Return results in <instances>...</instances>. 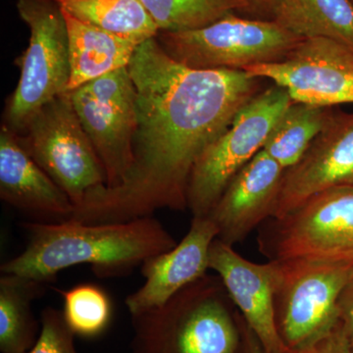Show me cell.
Segmentation results:
<instances>
[{
  "instance_id": "obj_1",
  "label": "cell",
  "mask_w": 353,
  "mask_h": 353,
  "mask_svg": "<svg viewBox=\"0 0 353 353\" xmlns=\"http://www.w3.org/2000/svg\"><path fill=\"white\" fill-rule=\"evenodd\" d=\"M137 90L134 160L123 183L90 192L70 219L127 222L159 209H188L192 170L236 114L261 92L245 71L194 70L172 59L157 38L139 44L129 66Z\"/></svg>"
},
{
  "instance_id": "obj_2",
  "label": "cell",
  "mask_w": 353,
  "mask_h": 353,
  "mask_svg": "<svg viewBox=\"0 0 353 353\" xmlns=\"http://www.w3.org/2000/svg\"><path fill=\"white\" fill-rule=\"evenodd\" d=\"M27 236L25 250L0 266L1 273L17 274L50 284L70 267L88 264L99 278L130 275L150 257L176 245L172 234L153 216L127 222L85 224L21 223Z\"/></svg>"
},
{
  "instance_id": "obj_3",
  "label": "cell",
  "mask_w": 353,
  "mask_h": 353,
  "mask_svg": "<svg viewBox=\"0 0 353 353\" xmlns=\"http://www.w3.org/2000/svg\"><path fill=\"white\" fill-rule=\"evenodd\" d=\"M241 317L219 276L206 274L163 305L131 316L132 353H238Z\"/></svg>"
},
{
  "instance_id": "obj_4",
  "label": "cell",
  "mask_w": 353,
  "mask_h": 353,
  "mask_svg": "<svg viewBox=\"0 0 353 353\" xmlns=\"http://www.w3.org/2000/svg\"><path fill=\"white\" fill-rule=\"evenodd\" d=\"M157 39L172 59L187 68L243 71L281 61L303 38L275 21L233 13L201 29L159 32Z\"/></svg>"
},
{
  "instance_id": "obj_5",
  "label": "cell",
  "mask_w": 353,
  "mask_h": 353,
  "mask_svg": "<svg viewBox=\"0 0 353 353\" xmlns=\"http://www.w3.org/2000/svg\"><path fill=\"white\" fill-rule=\"evenodd\" d=\"M271 261L279 336L288 350H303L338 326L339 297L352 276L353 263L305 259Z\"/></svg>"
},
{
  "instance_id": "obj_6",
  "label": "cell",
  "mask_w": 353,
  "mask_h": 353,
  "mask_svg": "<svg viewBox=\"0 0 353 353\" xmlns=\"http://www.w3.org/2000/svg\"><path fill=\"white\" fill-rule=\"evenodd\" d=\"M21 19L30 29V41L18 64L19 82L7 101L6 127L22 131L32 116L51 101L68 92V30L55 0H17Z\"/></svg>"
},
{
  "instance_id": "obj_7",
  "label": "cell",
  "mask_w": 353,
  "mask_h": 353,
  "mask_svg": "<svg viewBox=\"0 0 353 353\" xmlns=\"http://www.w3.org/2000/svg\"><path fill=\"white\" fill-rule=\"evenodd\" d=\"M261 228L259 250L269 260L353 263V185L323 190Z\"/></svg>"
},
{
  "instance_id": "obj_8",
  "label": "cell",
  "mask_w": 353,
  "mask_h": 353,
  "mask_svg": "<svg viewBox=\"0 0 353 353\" xmlns=\"http://www.w3.org/2000/svg\"><path fill=\"white\" fill-rule=\"evenodd\" d=\"M292 102L285 88L273 83L239 111L192 170L188 189L192 217L209 215L232 179L263 148L276 121Z\"/></svg>"
},
{
  "instance_id": "obj_9",
  "label": "cell",
  "mask_w": 353,
  "mask_h": 353,
  "mask_svg": "<svg viewBox=\"0 0 353 353\" xmlns=\"http://www.w3.org/2000/svg\"><path fill=\"white\" fill-rule=\"evenodd\" d=\"M18 134L32 159L64 190L74 206L106 187V175L69 92L39 109Z\"/></svg>"
},
{
  "instance_id": "obj_10",
  "label": "cell",
  "mask_w": 353,
  "mask_h": 353,
  "mask_svg": "<svg viewBox=\"0 0 353 353\" xmlns=\"http://www.w3.org/2000/svg\"><path fill=\"white\" fill-rule=\"evenodd\" d=\"M69 94L105 171L106 188L118 187L132 165L138 126L137 90L128 67L95 79Z\"/></svg>"
},
{
  "instance_id": "obj_11",
  "label": "cell",
  "mask_w": 353,
  "mask_h": 353,
  "mask_svg": "<svg viewBox=\"0 0 353 353\" xmlns=\"http://www.w3.org/2000/svg\"><path fill=\"white\" fill-rule=\"evenodd\" d=\"M243 71L285 88L294 102L327 108L353 103V50L334 39H303L281 61Z\"/></svg>"
},
{
  "instance_id": "obj_12",
  "label": "cell",
  "mask_w": 353,
  "mask_h": 353,
  "mask_svg": "<svg viewBox=\"0 0 353 353\" xmlns=\"http://www.w3.org/2000/svg\"><path fill=\"white\" fill-rule=\"evenodd\" d=\"M353 185V113L334 110L299 162L285 172L272 218L279 219L323 190Z\"/></svg>"
},
{
  "instance_id": "obj_13",
  "label": "cell",
  "mask_w": 353,
  "mask_h": 353,
  "mask_svg": "<svg viewBox=\"0 0 353 353\" xmlns=\"http://www.w3.org/2000/svg\"><path fill=\"white\" fill-rule=\"evenodd\" d=\"M285 169L263 150L246 163L223 192L208 217L220 241L234 246L275 213Z\"/></svg>"
},
{
  "instance_id": "obj_14",
  "label": "cell",
  "mask_w": 353,
  "mask_h": 353,
  "mask_svg": "<svg viewBox=\"0 0 353 353\" xmlns=\"http://www.w3.org/2000/svg\"><path fill=\"white\" fill-rule=\"evenodd\" d=\"M209 270L219 276L265 353L287 352L276 326L273 261L254 263L234 252L233 246L215 239L209 250Z\"/></svg>"
},
{
  "instance_id": "obj_15",
  "label": "cell",
  "mask_w": 353,
  "mask_h": 353,
  "mask_svg": "<svg viewBox=\"0 0 353 353\" xmlns=\"http://www.w3.org/2000/svg\"><path fill=\"white\" fill-rule=\"evenodd\" d=\"M218 229L208 216L192 217L189 232L175 248L141 264L143 285L127 296L130 315L159 307L209 270V250Z\"/></svg>"
},
{
  "instance_id": "obj_16",
  "label": "cell",
  "mask_w": 353,
  "mask_h": 353,
  "mask_svg": "<svg viewBox=\"0 0 353 353\" xmlns=\"http://www.w3.org/2000/svg\"><path fill=\"white\" fill-rule=\"evenodd\" d=\"M0 199L34 218L59 223L73 214V202L26 150L18 134L0 129Z\"/></svg>"
},
{
  "instance_id": "obj_17",
  "label": "cell",
  "mask_w": 353,
  "mask_h": 353,
  "mask_svg": "<svg viewBox=\"0 0 353 353\" xmlns=\"http://www.w3.org/2000/svg\"><path fill=\"white\" fill-rule=\"evenodd\" d=\"M62 11L68 30L71 68L68 92L129 66L141 43L104 31Z\"/></svg>"
},
{
  "instance_id": "obj_18",
  "label": "cell",
  "mask_w": 353,
  "mask_h": 353,
  "mask_svg": "<svg viewBox=\"0 0 353 353\" xmlns=\"http://www.w3.org/2000/svg\"><path fill=\"white\" fill-rule=\"evenodd\" d=\"M46 284L17 274L0 276V352L26 353L38 341L41 320L32 304L43 296Z\"/></svg>"
},
{
  "instance_id": "obj_19",
  "label": "cell",
  "mask_w": 353,
  "mask_h": 353,
  "mask_svg": "<svg viewBox=\"0 0 353 353\" xmlns=\"http://www.w3.org/2000/svg\"><path fill=\"white\" fill-rule=\"evenodd\" d=\"M272 20L301 38L331 39L353 50L350 0H281Z\"/></svg>"
},
{
  "instance_id": "obj_20",
  "label": "cell",
  "mask_w": 353,
  "mask_h": 353,
  "mask_svg": "<svg viewBox=\"0 0 353 353\" xmlns=\"http://www.w3.org/2000/svg\"><path fill=\"white\" fill-rule=\"evenodd\" d=\"M62 10L99 29L143 43L159 29L141 0H55Z\"/></svg>"
},
{
  "instance_id": "obj_21",
  "label": "cell",
  "mask_w": 353,
  "mask_h": 353,
  "mask_svg": "<svg viewBox=\"0 0 353 353\" xmlns=\"http://www.w3.org/2000/svg\"><path fill=\"white\" fill-rule=\"evenodd\" d=\"M334 112V108L292 102L276 121L262 150L287 170L301 160Z\"/></svg>"
},
{
  "instance_id": "obj_22",
  "label": "cell",
  "mask_w": 353,
  "mask_h": 353,
  "mask_svg": "<svg viewBox=\"0 0 353 353\" xmlns=\"http://www.w3.org/2000/svg\"><path fill=\"white\" fill-rule=\"evenodd\" d=\"M159 32L201 29L233 13H250L245 0H141Z\"/></svg>"
},
{
  "instance_id": "obj_23",
  "label": "cell",
  "mask_w": 353,
  "mask_h": 353,
  "mask_svg": "<svg viewBox=\"0 0 353 353\" xmlns=\"http://www.w3.org/2000/svg\"><path fill=\"white\" fill-rule=\"evenodd\" d=\"M57 290L63 299L65 320L76 336L90 340L108 331L112 321L113 304L101 287L85 283Z\"/></svg>"
},
{
  "instance_id": "obj_24",
  "label": "cell",
  "mask_w": 353,
  "mask_h": 353,
  "mask_svg": "<svg viewBox=\"0 0 353 353\" xmlns=\"http://www.w3.org/2000/svg\"><path fill=\"white\" fill-rule=\"evenodd\" d=\"M41 334L34 347L26 353H79L73 333L63 311L48 306L41 311Z\"/></svg>"
},
{
  "instance_id": "obj_25",
  "label": "cell",
  "mask_w": 353,
  "mask_h": 353,
  "mask_svg": "<svg viewBox=\"0 0 353 353\" xmlns=\"http://www.w3.org/2000/svg\"><path fill=\"white\" fill-rule=\"evenodd\" d=\"M285 353H350V341L340 325L329 334L303 350H290Z\"/></svg>"
},
{
  "instance_id": "obj_26",
  "label": "cell",
  "mask_w": 353,
  "mask_h": 353,
  "mask_svg": "<svg viewBox=\"0 0 353 353\" xmlns=\"http://www.w3.org/2000/svg\"><path fill=\"white\" fill-rule=\"evenodd\" d=\"M339 325L350 341L353 340V272L341 290L338 301Z\"/></svg>"
},
{
  "instance_id": "obj_27",
  "label": "cell",
  "mask_w": 353,
  "mask_h": 353,
  "mask_svg": "<svg viewBox=\"0 0 353 353\" xmlns=\"http://www.w3.org/2000/svg\"><path fill=\"white\" fill-rule=\"evenodd\" d=\"M241 341L238 353H265L261 343L246 324L243 316L241 317Z\"/></svg>"
},
{
  "instance_id": "obj_28",
  "label": "cell",
  "mask_w": 353,
  "mask_h": 353,
  "mask_svg": "<svg viewBox=\"0 0 353 353\" xmlns=\"http://www.w3.org/2000/svg\"><path fill=\"white\" fill-rule=\"evenodd\" d=\"M250 6V14L256 15L257 19L272 20L274 11L281 0H245Z\"/></svg>"
},
{
  "instance_id": "obj_29",
  "label": "cell",
  "mask_w": 353,
  "mask_h": 353,
  "mask_svg": "<svg viewBox=\"0 0 353 353\" xmlns=\"http://www.w3.org/2000/svg\"><path fill=\"white\" fill-rule=\"evenodd\" d=\"M350 353H353V340L350 341Z\"/></svg>"
},
{
  "instance_id": "obj_30",
  "label": "cell",
  "mask_w": 353,
  "mask_h": 353,
  "mask_svg": "<svg viewBox=\"0 0 353 353\" xmlns=\"http://www.w3.org/2000/svg\"><path fill=\"white\" fill-rule=\"evenodd\" d=\"M350 2H352V6H353V0H350Z\"/></svg>"
}]
</instances>
